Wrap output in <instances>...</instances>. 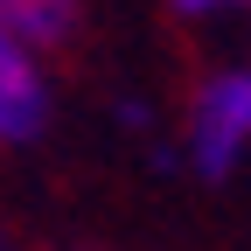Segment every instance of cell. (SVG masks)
I'll return each instance as SVG.
<instances>
[{"label":"cell","instance_id":"obj_1","mask_svg":"<svg viewBox=\"0 0 251 251\" xmlns=\"http://www.w3.org/2000/svg\"><path fill=\"white\" fill-rule=\"evenodd\" d=\"M175 147L196 181H230L251 161V63H209L188 84Z\"/></svg>","mask_w":251,"mask_h":251},{"label":"cell","instance_id":"obj_2","mask_svg":"<svg viewBox=\"0 0 251 251\" xmlns=\"http://www.w3.org/2000/svg\"><path fill=\"white\" fill-rule=\"evenodd\" d=\"M56 112V84H49V56H35L21 35L0 28V153H21L49 133Z\"/></svg>","mask_w":251,"mask_h":251},{"label":"cell","instance_id":"obj_3","mask_svg":"<svg viewBox=\"0 0 251 251\" xmlns=\"http://www.w3.org/2000/svg\"><path fill=\"white\" fill-rule=\"evenodd\" d=\"M0 28L21 35L35 56H56L77 42L84 28V0H0Z\"/></svg>","mask_w":251,"mask_h":251},{"label":"cell","instance_id":"obj_4","mask_svg":"<svg viewBox=\"0 0 251 251\" xmlns=\"http://www.w3.org/2000/svg\"><path fill=\"white\" fill-rule=\"evenodd\" d=\"M181 21H224V14H251V0H168Z\"/></svg>","mask_w":251,"mask_h":251},{"label":"cell","instance_id":"obj_5","mask_svg":"<svg viewBox=\"0 0 251 251\" xmlns=\"http://www.w3.org/2000/svg\"><path fill=\"white\" fill-rule=\"evenodd\" d=\"M0 251H21V244H14V237H7V230H0Z\"/></svg>","mask_w":251,"mask_h":251}]
</instances>
